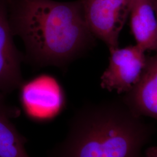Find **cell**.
Returning a JSON list of instances; mask_svg holds the SVG:
<instances>
[{"mask_svg": "<svg viewBox=\"0 0 157 157\" xmlns=\"http://www.w3.org/2000/svg\"><path fill=\"white\" fill-rule=\"evenodd\" d=\"M9 21L25 45L24 62L35 68L66 69L96 44L80 0H9Z\"/></svg>", "mask_w": 157, "mask_h": 157, "instance_id": "obj_1", "label": "cell"}, {"mask_svg": "<svg viewBox=\"0 0 157 157\" xmlns=\"http://www.w3.org/2000/svg\"><path fill=\"white\" fill-rule=\"evenodd\" d=\"M122 98L83 105L51 157H143L153 128Z\"/></svg>", "mask_w": 157, "mask_h": 157, "instance_id": "obj_2", "label": "cell"}, {"mask_svg": "<svg viewBox=\"0 0 157 157\" xmlns=\"http://www.w3.org/2000/svg\"><path fill=\"white\" fill-rule=\"evenodd\" d=\"M84 20L96 39L109 51L117 48L120 34L129 19L132 0H80Z\"/></svg>", "mask_w": 157, "mask_h": 157, "instance_id": "obj_3", "label": "cell"}, {"mask_svg": "<svg viewBox=\"0 0 157 157\" xmlns=\"http://www.w3.org/2000/svg\"><path fill=\"white\" fill-rule=\"evenodd\" d=\"M19 90L24 112L36 121L44 122L55 118L66 105L62 86L50 75L41 74L24 81Z\"/></svg>", "mask_w": 157, "mask_h": 157, "instance_id": "obj_4", "label": "cell"}, {"mask_svg": "<svg viewBox=\"0 0 157 157\" xmlns=\"http://www.w3.org/2000/svg\"><path fill=\"white\" fill-rule=\"evenodd\" d=\"M146 51L137 44L109 51L108 65L101 76V87L124 94L140 78L147 60Z\"/></svg>", "mask_w": 157, "mask_h": 157, "instance_id": "obj_5", "label": "cell"}, {"mask_svg": "<svg viewBox=\"0 0 157 157\" xmlns=\"http://www.w3.org/2000/svg\"><path fill=\"white\" fill-rule=\"evenodd\" d=\"M9 21V0H0V91L6 95L25 81L21 65L24 54L17 48Z\"/></svg>", "mask_w": 157, "mask_h": 157, "instance_id": "obj_6", "label": "cell"}, {"mask_svg": "<svg viewBox=\"0 0 157 157\" xmlns=\"http://www.w3.org/2000/svg\"><path fill=\"white\" fill-rule=\"evenodd\" d=\"M155 52L148 56L139 81L121 98L137 116L157 120V50Z\"/></svg>", "mask_w": 157, "mask_h": 157, "instance_id": "obj_7", "label": "cell"}, {"mask_svg": "<svg viewBox=\"0 0 157 157\" xmlns=\"http://www.w3.org/2000/svg\"><path fill=\"white\" fill-rule=\"evenodd\" d=\"M131 32L136 44L146 51L157 50V17L152 0H132Z\"/></svg>", "mask_w": 157, "mask_h": 157, "instance_id": "obj_8", "label": "cell"}, {"mask_svg": "<svg viewBox=\"0 0 157 157\" xmlns=\"http://www.w3.org/2000/svg\"><path fill=\"white\" fill-rule=\"evenodd\" d=\"M6 95L0 91V157H30L25 148L26 138L12 121L20 111L7 103Z\"/></svg>", "mask_w": 157, "mask_h": 157, "instance_id": "obj_9", "label": "cell"}, {"mask_svg": "<svg viewBox=\"0 0 157 157\" xmlns=\"http://www.w3.org/2000/svg\"><path fill=\"white\" fill-rule=\"evenodd\" d=\"M143 157H157V146L147 148L144 152Z\"/></svg>", "mask_w": 157, "mask_h": 157, "instance_id": "obj_10", "label": "cell"}, {"mask_svg": "<svg viewBox=\"0 0 157 157\" xmlns=\"http://www.w3.org/2000/svg\"><path fill=\"white\" fill-rule=\"evenodd\" d=\"M152 1H153L154 6V9H155V11L157 17V0H152Z\"/></svg>", "mask_w": 157, "mask_h": 157, "instance_id": "obj_11", "label": "cell"}]
</instances>
